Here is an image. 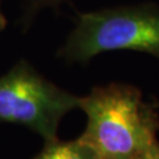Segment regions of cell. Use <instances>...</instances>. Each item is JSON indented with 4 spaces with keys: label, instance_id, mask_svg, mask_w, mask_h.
Returning <instances> with one entry per match:
<instances>
[{
    "label": "cell",
    "instance_id": "6da1fadb",
    "mask_svg": "<svg viewBox=\"0 0 159 159\" xmlns=\"http://www.w3.org/2000/svg\"><path fill=\"white\" fill-rule=\"evenodd\" d=\"M79 108L87 123L78 140L94 159H137L157 143L158 114L134 86L94 87L80 97Z\"/></svg>",
    "mask_w": 159,
    "mask_h": 159
},
{
    "label": "cell",
    "instance_id": "7a4b0ae2",
    "mask_svg": "<svg viewBox=\"0 0 159 159\" xmlns=\"http://www.w3.org/2000/svg\"><path fill=\"white\" fill-rule=\"evenodd\" d=\"M131 50L159 59V8L154 4L80 13L60 54L86 63L102 52Z\"/></svg>",
    "mask_w": 159,
    "mask_h": 159
},
{
    "label": "cell",
    "instance_id": "3957f363",
    "mask_svg": "<svg viewBox=\"0 0 159 159\" xmlns=\"http://www.w3.org/2000/svg\"><path fill=\"white\" fill-rule=\"evenodd\" d=\"M79 99L20 60L0 77V123L25 126L46 143L54 142L60 120L79 108Z\"/></svg>",
    "mask_w": 159,
    "mask_h": 159
},
{
    "label": "cell",
    "instance_id": "277c9868",
    "mask_svg": "<svg viewBox=\"0 0 159 159\" xmlns=\"http://www.w3.org/2000/svg\"><path fill=\"white\" fill-rule=\"evenodd\" d=\"M34 159H94L90 150L77 139L74 142L46 143L45 148Z\"/></svg>",
    "mask_w": 159,
    "mask_h": 159
},
{
    "label": "cell",
    "instance_id": "5b68a950",
    "mask_svg": "<svg viewBox=\"0 0 159 159\" xmlns=\"http://www.w3.org/2000/svg\"><path fill=\"white\" fill-rule=\"evenodd\" d=\"M63 1L64 0H30L29 7H27V14H26L25 19L30 20L39 10L45 8V7H52V8L57 10Z\"/></svg>",
    "mask_w": 159,
    "mask_h": 159
},
{
    "label": "cell",
    "instance_id": "8992f818",
    "mask_svg": "<svg viewBox=\"0 0 159 159\" xmlns=\"http://www.w3.org/2000/svg\"><path fill=\"white\" fill-rule=\"evenodd\" d=\"M137 159H159V144L156 143Z\"/></svg>",
    "mask_w": 159,
    "mask_h": 159
},
{
    "label": "cell",
    "instance_id": "52a82bcc",
    "mask_svg": "<svg viewBox=\"0 0 159 159\" xmlns=\"http://www.w3.org/2000/svg\"><path fill=\"white\" fill-rule=\"evenodd\" d=\"M6 27V18L2 13V10H1V1H0V31L5 30Z\"/></svg>",
    "mask_w": 159,
    "mask_h": 159
}]
</instances>
